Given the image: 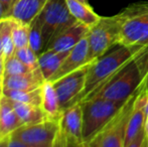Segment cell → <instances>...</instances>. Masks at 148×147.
Instances as JSON below:
<instances>
[{"mask_svg":"<svg viewBox=\"0 0 148 147\" xmlns=\"http://www.w3.org/2000/svg\"><path fill=\"white\" fill-rule=\"evenodd\" d=\"M81 2H84V3H89V0H79Z\"/></svg>","mask_w":148,"mask_h":147,"instance_id":"obj_39","label":"cell"},{"mask_svg":"<svg viewBox=\"0 0 148 147\" xmlns=\"http://www.w3.org/2000/svg\"><path fill=\"white\" fill-rule=\"evenodd\" d=\"M14 1H15V0H0V2H1L2 5L4 6V8H5V10H6V14H7V12L10 10L11 6L13 5Z\"/></svg>","mask_w":148,"mask_h":147,"instance_id":"obj_30","label":"cell"},{"mask_svg":"<svg viewBox=\"0 0 148 147\" xmlns=\"http://www.w3.org/2000/svg\"><path fill=\"white\" fill-rule=\"evenodd\" d=\"M142 47H131L117 44L102 57L91 62L88 67L85 88L74 104H79L86 100L98 88L106 83L126 64L132 61Z\"/></svg>","mask_w":148,"mask_h":147,"instance_id":"obj_1","label":"cell"},{"mask_svg":"<svg viewBox=\"0 0 148 147\" xmlns=\"http://www.w3.org/2000/svg\"><path fill=\"white\" fill-rule=\"evenodd\" d=\"M144 130H145V133H146V136L148 137V97H147L146 104H145V125H144Z\"/></svg>","mask_w":148,"mask_h":147,"instance_id":"obj_31","label":"cell"},{"mask_svg":"<svg viewBox=\"0 0 148 147\" xmlns=\"http://www.w3.org/2000/svg\"><path fill=\"white\" fill-rule=\"evenodd\" d=\"M126 102L94 97L80 103L83 112L84 144L93 141L101 130L121 111Z\"/></svg>","mask_w":148,"mask_h":147,"instance_id":"obj_2","label":"cell"},{"mask_svg":"<svg viewBox=\"0 0 148 147\" xmlns=\"http://www.w3.org/2000/svg\"><path fill=\"white\" fill-rule=\"evenodd\" d=\"M45 82L40 70L37 69L30 73L19 76L3 77L4 90H19L30 91L40 88Z\"/></svg>","mask_w":148,"mask_h":147,"instance_id":"obj_15","label":"cell"},{"mask_svg":"<svg viewBox=\"0 0 148 147\" xmlns=\"http://www.w3.org/2000/svg\"><path fill=\"white\" fill-rule=\"evenodd\" d=\"M79 147H94V146L92 145V143H85V144H83V145H81Z\"/></svg>","mask_w":148,"mask_h":147,"instance_id":"obj_37","label":"cell"},{"mask_svg":"<svg viewBox=\"0 0 148 147\" xmlns=\"http://www.w3.org/2000/svg\"><path fill=\"white\" fill-rule=\"evenodd\" d=\"M33 21L41 28L43 51L56 37L78 22L71 14L66 0H49Z\"/></svg>","mask_w":148,"mask_h":147,"instance_id":"obj_5","label":"cell"},{"mask_svg":"<svg viewBox=\"0 0 148 147\" xmlns=\"http://www.w3.org/2000/svg\"><path fill=\"white\" fill-rule=\"evenodd\" d=\"M5 15H6V10H5V8H4V6L2 5L1 2H0V20L5 18Z\"/></svg>","mask_w":148,"mask_h":147,"instance_id":"obj_35","label":"cell"},{"mask_svg":"<svg viewBox=\"0 0 148 147\" xmlns=\"http://www.w3.org/2000/svg\"><path fill=\"white\" fill-rule=\"evenodd\" d=\"M49 0H15L5 17L30 24L40 13Z\"/></svg>","mask_w":148,"mask_h":147,"instance_id":"obj_13","label":"cell"},{"mask_svg":"<svg viewBox=\"0 0 148 147\" xmlns=\"http://www.w3.org/2000/svg\"><path fill=\"white\" fill-rule=\"evenodd\" d=\"M32 71L31 69L24 65L15 55L5 59V68H4V77L7 76H19V75L27 74Z\"/></svg>","mask_w":148,"mask_h":147,"instance_id":"obj_25","label":"cell"},{"mask_svg":"<svg viewBox=\"0 0 148 147\" xmlns=\"http://www.w3.org/2000/svg\"><path fill=\"white\" fill-rule=\"evenodd\" d=\"M141 83L142 77L134 57L90 95L86 100L98 97L107 100L126 102L140 90Z\"/></svg>","mask_w":148,"mask_h":147,"instance_id":"obj_3","label":"cell"},{"mask_svg":"<svg viewBox=\"0 0 148 147\" xmlns=\"http://www.w3.org/2000/svg\"><path fill=\"white\" fill-rule=\"evenodd\" d=\"M147 93L140 90L133 104L131 114L128 118L125 130L124 147L129 144L135 137L144 130L145 125V104L147 101Z\"/></svg>","mask_w":148,"mask_h":147,"instance_id":"obj_12","label":"cell"},{"mask_svg":"<svg viewBox=\"0 0 148 147\" xmlns=\"http://www.w3.org/2000/svg\"><path fill=\"white\" fill-rule=\"evenodd\" d=\"M146 138H147V136H146V133H145V130H143L137 137H135L130 143L127 144L125 147H142Z\"/></svg>","mask_w":148,"mask_h":147,"instance_id":"obj_28","label":"cell"},{"mask_svg":"<svg viewBox=\"0 0 148 147\" xmlns=\"http://www.w3.org/2000/svg\"><path fill=\"white\" fill-rule=\"evenodd\" d=\"M60 135L57 145L79 147L83 142V112L81 104L64 109L60 118Z\"/></svg>","mask_w":148,"mask_h":147,"instance_id":"obj_9","label":"cell"},{"mask_svg":"<svg viewBox=\"0 0 148 147\" xmlns=\"http://www.w3.org/2000/svg\"><path fill=\"white\" fill-rule=\"evenodd\" d=\"M91 63L89 59V44L87 36L84 37L75 47L70 51L69 55L62 62L57 73L51 78L49 82H55L62 77L73 73Z\"/></svg>","mask_w":148,"mask_h":147,"instance_id":"obj_11","label":"cell"},{"mask_svg":"<svg viewBox=\"0 0 148 147\" xmlns=\"http://www.w3.org/2000/svg\"><path fill=\"white\" fill-rule=\"evenodd\" d=\"M29 46L37 55L43 51V42L42 36H41V28L36 22L32 21L29 24Z\"/></svg>","mask_w":148,"mask_h":147,"instance_id":"obj_27","label":"cell"},{"mask_svg":"<svg viewBox=\"0 0 148 147\" xmlns=\"http://www.w3.org/2000/svg\"><path fill=\"white\" fill-rule=\"evenodd\" d=\"M66 2L71 14L76 18L77 21L88 26L89 28L97 23L101 18L89 3H84L79 0H66Z\"/></svg>","mask_w":148,"mask_h":147,"instance_id":"obj_19","label":"cell"},{"mask_svg":"<svg viewBox=\"0 0 148 147\" xmlns=\"http://www.w3.org/2000/svg\"><path fill=\"white\" fill-rule=\"evenodd\" d=\"M12 107L15 110L22 125H30V124H36L49 119L43 112L40 106H34L30 104H24V103L15 102L10 100Z\"/></svg>","mask_w":148,"mask_h":147,"instance_id":"obj_20","label":"cell"},{"mask_svg":"<svg viewBox=\"0 0 148 147\" xmlns=\"http://www.w3.org/2000/svg\"><path fill=\"white\" fill-rule=\"evenodd\" d=\"M4 68H5V59L0 55V77H4Z\"/></svg>","mask_w":148,"mask_h":147,"instance_id":"obj_32","label":"cell"},{"mask_svg":"<svg viewBox=\"0 0 148 147\" xmlns=\"http://www.w3.org/2000/svg\"><path fill=\"white\" fill-rule=\"evenodd\" d=\"M69 51H45L38 55L39 70L45 81H49L62 66V62L69 55Z\"/></svg>","mask_w":148,"mask_h":147,"instance_id":"obj_17","label":"cell"},{"mask_svg":"<svg viewBox=\"0 0 148 147\" xmlns=\"http://www.w3.org/2000/svg\"><path fill=\"white\" fill-rule=\"evenodd\" d=\"M139 92L140 90L127 101L121 111L101 130L97 137L90 142L94 147H124L127 121Z\"/></svg>","mask_w":148,"mask_h":147,"instance_id":"obj_8","label":"cell"},{"mask_svg":"<svg viewBox=\"0 0 148 147\" xmlns=\"http://www.w3.org/2000/svg\"><path fill=\"white\" fill-rule=\"evenodd\" d=\"M135 61L139 68L142 83H141L140 90L144 91L148 94V45L142 47L135 57Z\"/></svg>","mask_w":148,"mask_h":147,"instance_id":"obj_24","label":"cell"},{"mask_svg":"<svg viewBox=\"0 0 148 147\" xmlns=\"http://www.w3.org/2000/svg\"><path fill=\"white\" fill-rule=\"evenodd\" d=\"M2 21L3 19L0 20V55H3V51H2Z\"/></svg>","mask_w":148,"mask_h":147,"instance_id":"obj_36","label":"cell"},{"mask_svg":"<svg viewBox=\"0 0 148 147\" xmlns=\"http://www.w3.org/2000/svg\"><path fill=\"white\" fill-rule=\"evenodd\" d=\"M8 147H34V146L28 145V144L22 142L21 140L10 136V137H9V142H8Z\"/></svg>","mask_w":148,"mask_h":147,"instance_id":"obj_29","label":"cell"},{"mask_svg":"<svg viewBox=\"0 0 148 147\" xmlns=\"http://www.w3.org/2000/svg\"><path fill=\"white\" fill-rule=\"evenodd\" d=\"M14 55H15L24 65H26L29 69L32 70V71L39 69L38 55L31 49L29 45L25 47L15 49Z\"/></svg>","mask_w":148,"mask_h":147,"instance_id":"obj_26","label":"cell"},{"mask_svg":"<svg viewBox=\"0 0 148 147\" xmlns=\"http://www.w3.org/2000/svg\"><path fill=\"white\" fill-rule=\"evenodd\" d=\"M22 126L9 99L3 97L0 101V132L1 136L10 135L12 132Z\"/></svg>","mask_w":148,"mask_h":147,"instance_id":"obj_18","label":"cell"},{"mask_svg":"<svg viewBox=\"0 0 148 147\" xmlns=\"http://www.w3.org/2000/svg\"><path fill=\"white\" fill-rule=\"evenodd\" d=\"M2 51L4 59L11 57L15 53V45L12 37V19L3 18L2 21Z\"/></svg>","mask_w":148,"mask_h":147,"instance_id":"obj_22","label":"cell"},{"mask_svg":"<svg viewBox=\"0 0 148 147\" xmlns=\"http://www.w3.org/2000/svg\"><path fill=\"white\" fill-rule=\"evenodd\" d=\"M120 44L131 47L148 45V2L133 3L118 13Z\"/></svg>","mask_w":148,"mask_h":147,"instance_id":"obj_4","label":"cell"},{"mask_svg":"<svg viewBox=\"0 0 148 147\" xmlns=\"http://www.w3.org/2000/svg\"><path fill=\"white\" fill-rule=\"evenodd\" d=\"M60 120L47 119L30 125H22L10 136L34 147H56L60 135Z\"/></svg>","mask_w":148,"mask_h":147,"instance_id":"obj_7","label":"cell"},{"mask_svg":"<svg viewBox=\"0 0 148 147\" xmlns=\"http://www.w3.org/2000/svg\"><path fill=\"white\" fill-rule=\"evenodd\" d=\"M10 135L3 136L0 138V147H8V142H9Z\"/></svg>","mask_w":148,"mask_h":147,"instance_id":"obj_33","label":"cell"},{"mask_svg":"<svg viewBox=\"0 0 148 147\" xmlns=\"http://www.w3.org/2000/svg\"><path fill=\"white\" fill-rule=\"evenodd\" d=\"M142 147H148V137L145 139V141H144V143H143Z\"/></svg>","mask_w":148,"mask_h":147,"instance_id":"obj_38","label":"cell"},{"mask_svg":"<svg viewBox=\"0 0 148 147\" xmlns=\"http://www.w3.org/2000/svg\"><path fill=\"white\" fill-rule=\"evenodd\" d=\"M87 39L91 62L120 44V20L118 14L108 17L101 16L99 21L89 28Z\"/></svg>","mask_w":148,"mask_h":147,"instance_id":"obj_6","label":"cell"},{"mask_svg":"<svg viewBox=\"0 0 148 147\" xmlns=\"http://www.w3.org/2000/svg\"><path fill=\"white\" fill-rule=\"evenodd\" d=\"M89 27L80 22H76L73 26L64 30L57 36L47 47L45 51H69L75 47L84 37L87 36Z\"/></svg>","mask_w":148,"mask_h":147,"instance_id":"obj_14","label":"cell"},{"mask_svg":"<svg viewBox=\"0 0 148 147\" xmlns=\"http://www.w3.org/2000/svg\"><path fill=\"white\" fill-rule=\"evenodd\" d=\"M4 97L12 101L41 107V87L35 90H4Z\"/></svg>","mask_w":148,"mask_h":147,"instance_id":"obj_21","label":"cell"},{"mask_svg":"<svg viewBox=\"0 0 148 147\" xmlns=\"http://www.w3.org/2000/svg\"><path fill=\"white\" fill-rule=\"evenodd\" d=\"M89 65L66 76L62 77L55 82H51L59 97L60 108L62 111L73 106L76 99L80 96V94L84 90Z\"/></svg>","mask_w":148,"mask_h":147,"instance_id":"obj_10","label":"cell"},{"mask_svg":"<svg viewBox=\"0 0 148 147\" xmlns=\"http://www.w3.org/2000/svg\"><path fill=\"white\" fill-rule=\"evenodd\" d=\"M2 137V136H1V132H0V138H1Z\"/></svg>","mask_w":148,"mask_h":147,"instance_id":"obj_40","label":"cell"},{"mask_svg":"<svg viewBox=\"0 0 148 147\" xmlns=\"http://www.w3.org/2000/svg\"><path fill=\"white\" fill-rule=\"evenodd\" d=\"M56 147H59V146H58V145H57V146H56Z\"/></svg>","mask_w":148,"mask_h":147,"instance_id":"obj_41","label":"cell"},{"mask_svg":"<svg viewBox=\"0 0 148 147\" xmlns=\"http://www.w3.org/2000/svg\"><path fill=\"white\" fill-rule=\"evenodd\" d=\"M29 24L22 23L12 19V37L15 49L29 45Z\"/></svg>","mask_w":148,"mask_h":147,"instance_id":"obj_23","label":"cell"},{"mask_svg":"<svg viewBox=\"0 0 148 147\" xmlns=\"http://www.w3.org/2000/svg\"><path fill=\"white\" fill-rule=\"evenodd\" d=\"M41 108L47 117L51 120H60L62 114L59 97L49 81H45L41 86Z\"/></svg>","mask_w":148,"mask_h":147,"instance_id":"obj_16","label":"cell"},{"mask_svg":"<svg viewBox=\"0 0 148 147\" xmlns=\"http://www.w3.org/2000/svg\"><path fill=\"white\" fill-rule=\"evenodd\" d=\"M4 97V86H3V77H0V101Z\"/></svg>","mask_w":148,"mask_h":147,"instance_id":"obj_34","label":"cell"}]
</instances>
